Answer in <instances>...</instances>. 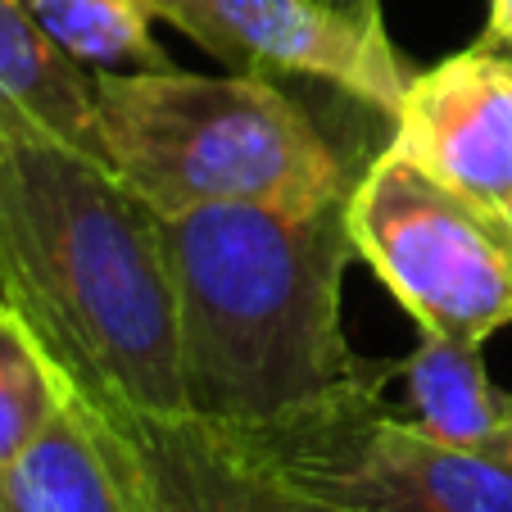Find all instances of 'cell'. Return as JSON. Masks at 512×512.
<instances>
[{
	"label": "cell",
	"instance_id": "4",
	"mask_svg": "<svg viewBox=\"0 0 512 512\" xmlns=\"http://www.w3.org/2000/svg\"><path fill=\"white\" fill-rule=\"evenodd\" d=\"M354 259L381 277L417 331L485 345L512 327V227L381 150L345 195Z\"/></svg>",
	"mask_w": 512,
	"mask_h": 512
},
{
	"label": "cell",
	"instance_id": "8",
	"mask_svg": "<svg viewBox=\"0 0 512 512\" xmlns=\"http://www.w3.org/2000/svg\"><path fill=\"white\" fill-rule=\"evenodd\" d=\"M390 150L449 191L508 218L512 204V55L467 46L413 73Z\"/></svg>",
	"mask_w": 512,
	"mask_h": 512
},
{
	"label": "cell",
	"instance_id": "6",
	"mask_svg": "<svg viewBox=\"0 0 512 512\" xmlns=\"http://www.w3.org/2000/svg\"><path fill=\"white\" fill-rule=\"evenodd\" d=\"M150 14L218 55L232 73L313 78L395 118L413 68L395 50L381 0H145Z\"/></svg>",
	"mask_w": 512,
	"mask_h": 512
},
{
	"label": "cell",
	"instance_id": "16",
	"mask_svg": "<svg viewBox=\"0 0 512 512\" xmlns=\"http://www.w3.org/2000/svg\"><path fill=\"white\" fill-rule=\"evenodd\" d=\"M508 227H512V204H508Z\"/></svg>",
	"mask_w": 512,
	"mask_h": 512
},
{
	"label": "cell",
	"instance_id": "7",
	"mask_svg": "<svg viewBox=\"0 0 512 512\" xmlns=\"http://www.w3.org/2000/svg\"><path fill=\"white\" fill-rule=\"evenodd\" d=\"M127 512H336L191 413L68 399Z\"/></svg>",
	"mask_w": 512,
	"mask_h": 512
},
{
	"label": "cell",
	"instance_id": "15",
	"mask_svg": "<svg viewBox=\"0 0 512 512\" xmlns=\"http://www.w3.org/2000/svg\"><path fill=\"white\" fill-rule=\"evenodd\" d=\"M503 417H508V435H503V463H512V390L503 395Z\"/></svg>",
	"mask_w": 512,
	"mask_h": 512
},
{
	"label": "cell",
	"instance_id": "14",
	"mask_svg": "<svg viewBox=\"0 0 512 512\" xmlns=\"http://www.w3.org/2000/svg\"><path fill=\"white\" fill-rule=\"evenodd\" d=\"M485 46L508 50V55H512V0H490V19H485Z\"/></svg>",
	"mask_w": 512,
	"mask_h": 512
},
{
	"label": "cell",
	"instance_id": "5",
	"mask_svg": "<svg viewBox=\"0 0 512 512\" xmlns=\"http://www.w3.org/2000/svg\"><path fill=\"white\" fill-rule=\"evenodd\" d=\"M250 454L336 512H512V463L445 445L386 404Z\"/></svg>",
	"mask_w": 512,
	"mask_h": 512
},
{
	"label": "cell",
	"instance_id": "1",
	"mask_svg": "<svg viewBox=\"0 0 512 512\" xmlns=\"http://www.w3.org/2000/svg\"><path fill=\"white\" fill-rule=\"evenodd\" d=\"M182 413L268 449L386 404L399 363L345 336L354 241L345 200L322 209L204 204L164 218Z\"/></svg>",
	"mask_w": 512,
	"mask_h": 512
},
{
	"label": "cell",
	"instance_id": "12",
	"mask_svg": "<svg viewBox=\"0 0 512 512\" xmlns=\"http://www.w3.org/2000/svg\"><path fill=\"white\" fill-rule=\"evenodd\" d=\"M59 50L82 68H168V50L155 41V14L145 0H23Z\"/></svg>",
	"mask_w": 512,
	"mask_h": 512
},
{
	"label": "cell",
	"instance_id": "2",
	"mask_svg": "<svg viewBox=\"0 0 512 512\" xmlns=\"http://www.w3.org/2000/svg\"><path fill=\"white\" fill-rule=\"evenodd\" d=\"M0 300L68 399L182 413L159 218L100 155L0 100Z\"/></svg>",
	"mask_w": 512,
	"mask_h": 512
},
{
	"label": "cell",
	"instance_id": "3",
	"mask_svg": "<svg viewBox=\"0 0 512 512\" xmlns=\"http://www.w3.org/2000/svg\"><path fill=\"white\" fill-rule=\"evenodd\" d=\"M105 164L159 218L204 204L322 209L349 195L336 145L272 78L123 68L96 78Z\"/></svg>",
	"mask_w": 512,
	"mask_h": 512
},
{
	"label": "cell",
	"instance_id": "13",
	"mask_svg": "<svg viewBox=\"0 0 512 512\" xmlns=\"http://www.w3.org/2000/svg\"><path fill=\"white\" fill-rule=\"evenodd\" d=\"M68 408V390L23 318L0 304V467L28 454Z\"/></svg>",
	"mask_w": 512,
	"mask_h": 512
},
{
	"label": "cell",
	"instance_id": "10",
	"mask_svg": "<svg viewBox=\"0 0 512 512\" xmlns=\"http://www.w3.org/2000/svg\"><path fill=\"white\" fill-rule=\"evenodd\" d=\"M399 377H404L413 422L422 431L445 445L503 458L508 417H503V395L490 386L481 345L422 331L417 349L399 363Z\"/></svg>",
	"mask_w": 512,
	"mask_h": 512
},
{
	"label": "cell",
	"instance_id": "17",
	"mask_svg": "<svg viewBox=\"0 0 512 512\" xmlns=\"http://www.w3.org/2000/svg\"><path fill=\"white\" fill-rule=\"evenodd\" d=\"M0 304H5V300H0Z\"/></svg>",
	"mask_w": 512,
	"mask_h": 512
},
{
	"label": "cell",
	"instance_id": "11",
	"mask_svg": "<svg viewBox=\"0 0 512 512\" xmlns=\"http://www.w3.org/2000/svg\"><path fill=\"white\" fill-rule=\"evenodd\" d=\"M0 512H127L73 404L28 454L0 467Z\"/></svg>",
	"mask_w": 512,
	"mask_h": 512
},
{
	"label": "cell",
	"instance_id": "9",
	"mask_svg": "<svg viewBox=\"0 0 512 512\" xmlns=\"http://www.w3.org/2000/svg\"><path fill=\"white\" fill-rule=\"evenodd\" d=\"M0 100L50 136L105 159L96 78L46 37L23 0H0Z\"/></svg>",
	"mask_w": 512,
	"mask_h": 512
}]
</instances>
